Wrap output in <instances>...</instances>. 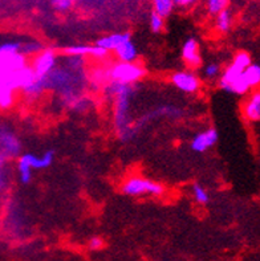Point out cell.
Returning <instances> with one entry per match:
<instances>
[{
    "instance_id": "6da1fadb",
    "label": "cell",
    "mask_w": 260,
    "mask_h": 261,
    "mask_svg": "<svg viewBox=\"0 0 260 261\" xmlns=\"http://www.w3.org/2000/svg\"><path fill=\"white\" fill-rule=\"evenodd\" d=\"M130 94L132 85H126L121 92L114 97V127L121 139H128L132 137L130 133Z\"/></svg>"
},
{
    "instance_id": "7a4b0ae2",
    "label": "cell",
    "mask_w": 260,
    "mask_h": 261,
    "mask_svg": "<svg viewBox=\"0 0 260 261\" xmlns=\"http://www.w3.org/2000/svg\"><path fill=\"white\" fill-rule=\"evenodd\" d=\"M108 74L110 81L122 84V85H133L145 76L146 70L144 69V66L137 64L135 61L133 63L119 61L109 68Z\"/></svg>"
},
{
    "instance_id": "3957f363",
    "label": "cell",
    "mask_w": 260,
    "mask_h": 261,
    "mask_svg": "<svg viewBox=\"0 0 260 261\" xmlns=\"http://www.w3.org/2000/svg\"><path fill=\"white\" fill-rule=\"evenodd\" d=\"M121 191L124 195L128 196H161L165 192V187L152 179L144 178V176H132L124 182V185L121 186Z\"/></svg>"
},
{
    "instance_id": "277c9868",
    "label": "cell",
    "mask_w": 260,
    "mask_h": 261,
    "mask_svg": "<svg viewBox=\"0 0 260 261\" xmlns=\"http://www.w3.org/2000/svg\"><path fill=\"white\" fill-rule=\"evenodd\" d=\"M36 74L31 68L27 65L21 69H8V68H0V86L10 88L13 90H23L28 85L36 80Z\"/></svg>"
},
{
    "instance_id": "5b68a950",
    "label": "cell",
    "mask_w": 260,
    "mask_h": 261,
    "mask_svg": "<svg viewBox=\"0 0 260 261\" xmlns=\"http://www.w3.org/2000/svg\"><path fill=\"white\" fill-rule=\"evenodd\" d=\"M21 44L23 43L20 41H6L0 44V68L21 69L30 65L28 57L21 53Z\"/></svg>"
},
{
    "instance_id": "8992f818",
    "label": "cell",
    "mask_w": 260,
    "mask_h": 261,
    "mask_svg": "<svg viewBox=\"0 0 260 261\" xmlns=\"http://www.w3.org/2000/svg\"><path fill=\"white\" fill-rule=\"evenodd\" d=\"M251 63H252V59H251V56L247 52H238L234 56V59H232V61L230 63V65L221 73V76H219V88L226 92L230 84L234 83L235 80L241 76L242 73L244 72V69Z\"/></svg>"
},
{
    "instance_id": "52a82bcc",
    "label": "cell",
    "mask_w": 260,
    "mask_h": 261,
    "mask_svg": "<svg viewBox=\"0 0 260 261\" xmlns=\"http://www.w3.org/2000/svg\"><path fill=\"white\" fill-rule=\"evenodd\" d=\"M57 63V55L56 52L51 48L41 49L39 53L33 56L31 61V68L33 69L36 77L39 79H45L55 70V66Z\"/></svg>"
},
{
    "instance_id": "ba28073f",
    "label": "cell",
    "mask_w": 260,
    "mask_h": 261,
    "mask_svg": "<svg viewBox=\"0 0 260 261\" xmlns=\"http://www.w3.org/2000/svg\"><path fill=\"white\" fill-rule=\"evenodd\" d=\"M172 84L179 92L193 94L201 88V80L193 70H179L172 74Z\"/></svg>"
},
{
    "instance_id": "9c48e42d",
    "label": "cell",
    "mask_w": 260,
    "mask_h": 261,
    "mask_svg": "<svg viewBox=\"0 0 260 261\" xmlns=\"http://www.w3.org/2000/svg\"><path fill=\"white\" fill-rule=\"evenodd\" d=\"M21 150L17 137L12 132L0 130V167L10 158L16 156Z\"/></svg>"
},
{
    "instance_id": "30bf717a",
    "label": "cell",
    "mask_w": 260,
    "mask_h": 261,
    "mask_svg": "<svg viewBox=\"0 0 260 261\" xmlns=\"http://www.w3.org/2000/svg\"><path fill=\"white\" fill-rule=\"evenodd\" d=\"M218 139H219L218 130L215 127H208V129L203 130V132L198 133L197 136L191 139L190 147L193 151L202 154V152L208 151L211 147H214L217 145Z\"/></svg>"
},
{
    "instance_id": "8fae6325",
    "label": "cell",
    "mask_w": 260,
    "mask_h": 261,
    "mask_svg": "<svg viewBox=\"0 0 260 261\" xmlns=\"http://www.w3.org/2000/svg\"><path fill=\"white\" fill-rule=\"evenodd\" d=\"M182 60L191 68H198L202 64V56L199 52V43L195 37H190L183 43L181 50Z\"/></svg>"
},
{
    "instance_id": "7c38bea8",
    "label": "cell",
    "mask_w": 260,
    "mask_h": 261,
    "mask_svg": "<svg viewBox=\"0 0 260 261\" xmlns=\"http://www.w3.org/2000/svg\"><path fill=\"white\" fill-rule=\"evenodd\" d=\"M243 116L248 122H260V89L248 96L243 105Z\"/></svg>"
},
{
    "instance_id": "4fadbf2b",
    "label": "cell",
    "mask_w": 260,
    "mask_h": 261,
    "mask_svg": "<svg viewBox=\"0 0 260 261\" xmlns=\"http://www.w3.org/2000/svg\"><path fill=\"white\" fill-rule=\"evenodd\" d=\"M128 40H132V33L130 32L112 33V35H108V36L100 37V39L96 41V45L101 46V48L106 49L108 52H110V50L114 52L121 44H124L125 41H128Z\"/></svg>"
},
{
    "instance_id": "5bb4252c",
    "label": "cell",
    "mask_w": 260,
    "mask_h": 261,
    "mask_svg": "<svg viewBox=\"0 0 260 261\" xmlns=\"http://www.w3.org/2000/svg\"><path fill=\"white\" fill-rule=\"evenodd\" d=\"M26 159L28 161V163L31 165L33 170H44L48 169L51 165L53 163V159H55V151L53 150H48L43 154V155H33V154H30L27 152L24 154Z\"/></svg>"
},
{
    "instance_id": "9a60e30c",
    "label": "cell",
    "mask_w": 260,
    "mask_h": 261,
    "mask_svg": "<svg viewBox=\"0 0 260 261\" xmlns=\"http://www.w3.org/2000/svg\"><path fill=\"white\" fill-rule=\"evenodd\" d=\"M114 55L119 61H124V63H133L138 59V49L134 45L132 40H128L124 44L114 50Z\"/></svg>"
},
{
    "instance_id": "2e32d148",
    "label": "cell",
    "mask_w": 260,
    "mask_h": 261,
    "mask_svg": "<svg viewBox=\"0 0 260 261\" xmlns=\"http://www.w3.org/2000/svg\"><path fill=\"white\" fill-rule=\"evenodd\" d=\"M242 76H243L244 83L247 84L250 90L255 89V88L260 86V65L251 63L242 73Z\"/></svg>"
},
{
    "instance_id": "e0dca14e",
    "label": "cell",
    "mask_w": 260,
    "mask_h": 261,
    "mask_svg": "<svg viewBox=\"0 0 260 261\" xmlns=\"http://www.w3.org/2000/svg\"><path fill=\"white\" fill-rule=\"evenodd\" d=\"M232 27V13L230 10L224 8L215 15V28L219 33H227Z\"/></svg>"
},
{
    "instance_id": "ac0fdd59",
    "label": "cell",
    "mask_w": 260,
    "mask_h": 261,
    "mask_svg": "<svg viewBox=\"0 0 260 261\" xmlns=\"http://www.w3.org/2000/svg\"><path fill=\"white\" fill-rule=\"evenodd\" d=\"M45 86H46V77L45 79H39V77H37V79L35 80L31 85L24 88L21 92H23V94L27 97V98L35 99L36 97H39L40 94L44 92Z\"/></svg>"
},
{
    "instance_id": "d6986e66",
    "label": "cell",
    "mask_w": 260,
    "mask_h": 261,
    "mask_svg": "<svg viewBox=\"0 0 260 261\" xmlns=\"http://www.w3.org/2000/svg\"><path fill=\"white\" fill-rule=\"evenodd\" d=\"M32 167L26 159V156L20 155L17 159V172H19L20 182L23 185H28L32 180Z\"/></svg>"
},
{
    "instance_id": "ffe728a7",
    "label": "cell",
    "mask_w": 260,
    "mask_h": 261,
    "mask_svg": "<svg viewBox=\"0 0 260 261\" xmlns=\"http://www.w3.org/2000/svg\"><path fill=\"white\" fill-rule=\"evenodd\" d=\"M16 102V90L0 86V110H10Z\"/></svg>"
},
{
    "instance_id": "44dd1931",
    "label": "cell",
    "mask_w": 260,
    "mask_h": 261,
    "mask_svg": "<svg viewBox=\"0 0 260 261\" xmlns=\"http://www.w3.org/2000/svg\"><path fill=\"white\" fill-rule=\"evenodd\" d=\"M174 8L175 4L173 0H153V11L162 17L170 16Z\"/></svg>"
},
{
    "instance_id": "7402d4cb",
    "label": "cell",
    "mask_w": 260,
    "mask_h": 261,
    "mask_svg": "<svg viewBox=\"0 0 260 261\" xmlns=\"http://www.w3.org/2000/svg\"><path fill=\"white\" fill-rule=\"evenodd\" d=\"M191 194H193V198H194V200L198 204H207L210 202V195H208L207 190L204 189L203 186L199 185V183H194L193 185V187H191Z\"/></svg>"
},
{
    "instance_id": "603a6c76",
    "label": "cell",
    "mask_w": 260,
    "mask_h": 261,
    "mask_svg": "<svg viewBox=\"0 0 260 261\" xmlns=\"http://www.w3.org/2000/svg\"><path fill=\"white\" fill-rule=\"evenodd\" d=\"M90 45L85 44H77V45H69L64 48V53L69 57H85L89 56Z\"/></svg>"
},
{
    "instance_id": "cb8c5ba5",
    "label": "cell",
    "mask_w": 260,
    "mask_h": 261,
    "mask_svg": "<svg viewBox=\"0 0 260 261\" xmlns=\"http://www.w3.org/2000/svg\"><path fill=\"white\" fill-rule=\"evenodd\" d=\"M221 65L218 63H208L203 66L202 69V74H203V79L208 80V81H212V80L219 79L221 76Z\"/></svg>"
},
{
    "instance_id": "d4e9b609",
    "label": "cell",
    "mask_w": 260,
    "mask_h": 261,
    "mask_svg": "<svg viewBox=\"0 0 260 261\" xmlns=\"http://www.w3.org/2000/svg\"><path fill=\"white\" fill-rule=\"evenodd\" d=\"M149 25H150V30L153 33L162 32L165 28V17H162L161 15L153 11L150 13V17H149Z\"/></svg>"
},
{
    "instance_id": "484cf974",
    "label": "cell",
    "mask_w": 260,
    "mask_h": 261,
    "mask_svg": "<svg viewBox=\"0 0 260 261\" xmlns=\"http://www.w3.org/2000/svg\"><path fill=\"white\" fill-rule=\"evenodd\" d=\"M227 4L228 0H206V8L212 16L223 11L224 8H227Z\"/></svg>"
},
{
    "instance_id": "4316f807",
    "label": "cell",
    "mask_w": 260,
    "mask_h": 261,
    "mask_svg": "<svg viewBox=\"0 0 260 261\" xmlns=\"http://www.w3.org/2000/svg\"><path fill=\"white\" fill-rule=\"evenodd\" d=\"M41 49H43V48H41V45H40L39 43H33V41H31V43L21 44V53H24L27 57L35 56V55L39 53Z\"/></svg>"
},
{
    "instance_id": "83f0119b",
    "label": "cell",
    "mask_w": 260,
    "mask_h": 261,
    "mask_svg": "<svg viewBox=\"0 0 260 261\" xmlns=\"http://www.w3.org/2000/svg\"><path fill=\"white\" fill-rule=\"evenodd\" d=\"M108 50L104 49V48H101V46L99 45H90V50H89V56L92 57V59H96V60H104L108 57Z\"/></svg>"
},
{
    "instance_id": "f1b7e54d",
    "label": "cell",
    "mask_w": 260,
    "mask_h": 261,
    "mask_svg": "<svg viewBox=\"0 0 260 261\" xmlns=\"http://www.w3.org/2000/svg\"><path fill=\"white\" fill-rule=\"evenodd\" d=\"M75 0H51V4L57 11H68L73 6Z\"/></svg>"
},
{
    "instance_id": "f546056e",
    "label": "cell",
    "mask_w": 260,
    "mask_h": 261,
    "mask_svg": "<svg viewBox=\"0 0 260 261\" xmlns=\"http://www.w3.org/2000/svg\"><path fill=\"white\" fill-rule=\"evenodd\" d=\"M104 247V240L99 236H93V238L89 239L88 242V248L90 251H100V249Z\"/></svg>"
},
{
    "instance_id": "4dcf8cb0",
    "label": "cell",
    "mask_w": 260,
    "mask_h": 261,
    "mask_svg": "<svg viewBox=\"0 0 260 261\" xmlns=\"http://www.w3.org/2000/svg\"><path fill=\"white\" fill-rule=\"evenodd\" d=\"M173 2H174L175 6L182 7V8H187V7H191V6H194V4H197L199 0H173Z\"/></svg>"
}]
</instances>
